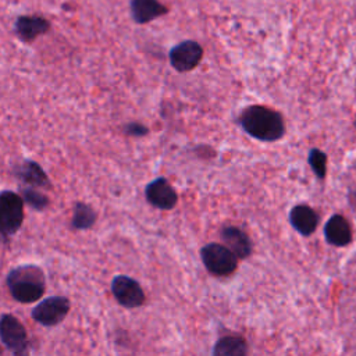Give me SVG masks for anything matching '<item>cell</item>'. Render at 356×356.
<instances>
[{
  "label": "cell",
  "mask_w": 356,
  "mask_h": 356,
  "mask_svg": "<svg viewBox=\"0 0 356 356\" xmlns=\"http://www.w3.org/2000/svg\"><path fill=\"white\" fill-rule=\"evenodd\" d=\"M129 10L132 19L136 24H147L168 11V8L159 0H131Z\"/></svg>",
  "instance_id": "obj_15"
},
{
  "label": "cell",
  "mask_w": 356,
  "mask_h": 356,
  "mask_svg": "<svg viewBox=\"0 0 356 356\" xmlns=\"http://www.w3.org/2000/svg\"><path fill=\"white\" fill-rule=\"evenodd\" d=\"M14 175L32 188H50V179L40 164L33 160H24L14 168Z\"/></svg>",
  "instance_id": "obj_14"
},
{
  "label": "cell",
  "mask_w": 356,
  "mask_h": 356,
  "mask_svg": "<svg viewBox=\"0 0 356 356\" xmlns=\"http://www.w3.org/2000/svg\"><path fill=\"white\" fill-rule=\"evenodd\" d=\"M50 29V22L40 15H19L14 24V32L22 42H33Z\"/></svg>",
  "instance_id": "obj_10"
},
{
  "label": "cell",
  "mask_w": 356,
  "mask_h": 356,
  "mask_svg": "<svg viewBox=\"0 0 356 356\" xmlns=\"http://www.w3.org/2000/svg\"><path fill=\"white\" fill-rule=\"evenodd\" d=\"M70 312V300L64 296H50L36 305L32 317L42 325L51 327L61 323Z\"/></svg>",
  "instance_id": "obj_6"
},
{
  "label": "cell",
  "mask_w": 356,
  "mask_h": 356,
  "mask_svg": "<svg viewBox=\"0 0 356 356\" xmlns=\"http://www.w3.org/2000/svg\"><path fill=\"white\" fill-rule=\"evenodd\" d=\"M122 129L128 136H134V138H140V136H145L149 134V128L140 122H129V124L124 125Z\"/></svg>",
  "instance_id": "obj_20"
},
{
  "label": "cell",
  "mask_w": 356,
  "mask_h": 356,
  "mask_svg": "<svg viewBox=\"0 0 356 356\" xmlns=\"http://www.w3.org/2000/svg\"><path fill=\"white\" fill-rule=\"evenodd\" d=\"M200 259L206 270L217 277L232 274L238 267V259L224 245L210 242L200 249Z\"/></svg>",
  "instance_id": "obj_4"
},
{
  "label": "cell",
  "mask_w": 356,
  "mask_h": 356,
  "mask_svg": "<svg viewBox=\"0 0 356 356\" xmlns=\"http://www.w3.org/2000/svg\"><path fill=\"white\" fill-rule=\"evenodd\" d=\"M24 221V200L13 191L0 192V238L13 236Z\"/></svg>",
  "instance_id": "obj_3"
},
{
  "label": "cell",
  "mask_w": 356,
  "mask_h": 356,
  "mask_svg": "<svg viewBox=\"0 0 356 356\" xmlns=\"http://www.w3.org/2000/svg\"><path fill=\"white\" fill-rule=\"evenodd\" d=\"M307 161L314 175L323 179L327 174V154L320 149H312L307 156Z\"/></svg>",
  "instance_id": "obj_18"
},
{
  "label": "cell",
  "mask_w": 356,
  "mask_h": 356,
  "mask_svg": "<svg viewBox=\"0 0 356 356\" xmlns=\"http://www.w3.org/2000/svg\"><path fill=\"white\" fill-rule=\"evenodd\" d=\"M289 222L300 235L309 236L318 225V216L310 206L296 204L289 211Z\"/></svg>",
  "instance_id": "obj_13"
},
{
  "label": "cell",
  "mask_w": 356,
  "mask_h": 356,
  "mask_svg": "<svg viewBox=\"0 0 356 356\" xmlns=\"http://www.w3.org/2000/svg\"><path fill=\"white\" fill-rule=\"evenodd\" d=\"M325 241L332 246H346L352 241V228L348 220L341 214H334L324 225Z\"/></svg>",
  "instance_id": "obj_11"
},
{
  "label": "cell",
  "mask_w": 356,
  "mask_h": 356,
  "mask_svg": "<svg viewBox=\"0 0 356 356\" xmlns=\"http://www.w3.org/2000/svg\"><path fill=\"white\" fill-rule=\"evenodd\" d=\"M145 196L153 207L160 210H171L178 202L175 189L163 177H159L146 185Z\"/></svg>",
  "instance_id": "obj_9"
},
{
  "label": "cell",
  "mask_w": 356,
  "mask_h": 356,
  "mask_svg": "<svg viewBox=\"0 0 356 356\" xmlns=\"http://www.w3.org/2000/svg\"><path fill=\"white\" fill-rule=\"evenodd\" d=\"M21 195L24 203L29 204L35 210H44L49 206V197L35 188H24Z\"/></svg>",
  "instance_id": "obj_19"
},
{
  "label": "cell",
  "mask_w": 356,
  "mask_h": 356,
  "mask_svg": "<svg viewBox=\"0 0 356 356\" xmlns=\"http://www.w3.org/2000/svg\"><path fill=\"white\" fill-rule=\"evenodd\" d=\"M221 239L224 246L229 249L236 259H246L252 253L250 238L238 227L228 225L221 229Z\"/></svg>",
  "instance_id": "obj_12"
},
{
  "label": "cell",
  "mask_w": 356,
  "mask_h": 356,
  "mask_svg": "<svg viewBox=\"0 0 356 356\" xmlns=\"http://www.w3.org/2000/svg\"><path fill=\"white\" fill-rule=\"evenodd\" d=\"M111 292L117 302L128 309L139 307L145 302V293L139 282L127 275H117L113 280Z\"/></svg>",
  "instance_id": "obj_8"
},
{
  "label": "cell",
  "mask_w": 356,
  "mask_h": 356,
  "mask_svg": "<svg viewBox=\"0 0 356 356\" xmlns=\"http://www.w3.org/2000/svg\"><path fill=\"white\" fill-rule=\"evenodd\" d=\"M239 124L248 135L261 142H275L285 134L282 115L260 104L246 107L239 115Z\"/></svg>",
  "instance_id": "obj_1"
},
{
  "label": "cell",
  "mask_w": 356,
  "mask_h": 356,
  "mask_svg": "<svg viewBox=\"0 0 356 356\" xmlns=\"http://www.w3.org/2000/svg\"><path fill=\"white\" fill-rule=\"evenodd\" d=\"M211 356H248V343L236 335L222 337L216 342Z\"/></svg>",
  "instance_id": "obj_16"
},
{
  "label": "cell",
  "mask_w": 356,
  "mask_h": 356,
  "mask_svg": "<svg viewBox=\"0 0 356 356\" xmlns=\"http://www.w3.org/2000/svg\"><path fill=\"white\" fill-rule=\"evenodd\" d=\"M96 221V213L95 210L82 202H78L74 206V214L71 220V225L75 229H88L90 228Z\"/></svg>",
  "instance_id": "obj_17"
},
{
  "label": "cell",
  "mask_w": 356,
  "mask_h": 356,
  "mask_svg": "<svg viewBox=\"0 0 356 356\" xmlns=\"http://www.w3.org/2000/svg\"><path fill=\"white\" fill-rule=\"evenodd\" d=\"M355 127H356V121H355Z\"/></svg>",
  "instance_id": "obj_21"
},
{
  "label": "cell",
  "mask_w": 356,
  "mask_h": 356,
  "mask_svg": "<svg viewBox=\"0 0 356 356\" xmlns=\"http://www.w3.org/2000/svg\"><path fill=\"white\" fill-rule=\"evenodd\" d=\"M7 286L15 300L21 303L36 302L44 293V274L38 266H18L8 273Z\"/></svg>",
  "instance_id": "obj_2"
},
{
  "label": "cell",
  "mask_w": 356,
  "mask_h": 356,
  "mask_svg": "<svg viewBox=\"0 0 356 356\" xmlns=\"http://www.w3.org/2000/svg\"><path fill=\"white\" fill-rule=\"evenodd\" d=\"M170 63L178 72L192 71L203 57L202 46L195 40H184L170 50Z\"/></svg>",
  "instance_id": "obj_7"
},
{
  "label": "cell",
  "mask_w": 356,
  "mask_h": 356,
  "mask_svg": "<svg viewBox=\"0 0 356 356\" xmlns=\"http://www.w3.org/2000/svg\"><path fill=\"white\" fill-rule=\"evenodd\" d=\"M0 339L14 353V356H29V342L22 323L11 316L0 317Z\"/></svg>",
  "instance_id": "obj_5"
}]
</instances>
